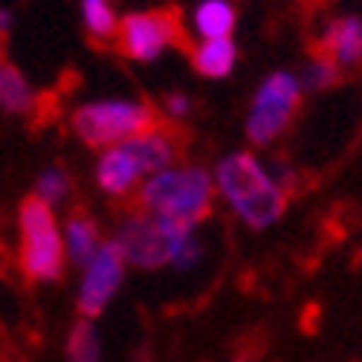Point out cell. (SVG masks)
<instances>
[{"mask_svg":"<svg viewBox=\"0 0 362 362\" xmlns=\"http://www.w3.org/2000/svg\"><path fill=\"white\" fill-rule=\"evenodd\" d=\"M215 192L226 212L252 232L273 229L290 206V192L276 180L269 163H264L255 151H229L215 168Z\"/></svg>","mask_w":362,"mask_h":362,"instance_id":"cell-1","label":"cell"},{"mask_svg":"<svg viewBox=\"0 0 362 362\" xmlns=\"http://www.w3.org/2000/svg\"><path fill=\"white\" fill-rule=\"evenodd\" d=\"M174 163H180V136L165 125H154L99 151L93 163V183L110 200H128L136 197L145 180Z\"/></svg>","mask_w":362,"mask_h":362,"instance_id":"cell-2","label":"cell"},{"mask_svg":"<svg viewBox=\"0 0 362 362\" xmlns=\"http://www.w3.org/2000/svg\"><path fill=\"white\" fill-rule=\"evenodd\" d=\"M116 247L122 250L128 267L136 269H194L203 258V240L194 226L171 223L163 218H154L134 206V212H128L119 221L113 232Z\"/></svg>","mask_w":362,"mask_h":362,"instance_id":"cell-3","label":"cell"},{"mask_svg":"<svg viewBox=\"0 0 362 362\" xmlns=\"http://www.w3.org/2000/svg\"><path fill=\"white\" fill-rule=\"evenodd\" d=\"M134 200L136 209L154 218L200 229V223L212 215L218 200L215 177L206 165L174 163L151 180H145Z\"/></svg>","mask_w":362,"mask_h":362,"instance_id":"cell-4","label":"cell"},{"mask_svg":"<svg viewBox=\"0 0 362 362\" xmlns=\"http://www.w3.org/2000/svg\"><path fill=\"white\" fill-rule=\"evenodd\" d=\"M18 238L21 269L29 281L52 284L64 276L70 264L64 247V223L58 221V212L52 206L26 197L18 209Z\"/></svg>","mask_w":362,"mask_h":362,"instance_id":"cell-5","label":"cell"},{"mask_svg":"<svg viewBox=\"0 0 362 362\" xmlns=\"http://www.w3.org/2000/svg\"><path fill=\"white\" fill-rule=\"evenodd\" d=\"M160 125L157 110L142 99L131 96H102L87 99L70 113V131L87 148H113L148 128Z\"/></svg>","mask_w":362,"mask_h":362,"instance_id":"cell-6","label":"cell"},{"mask_svg":"<svg viewBox=\"0 0 362 362\" xmlns=\"http://www.w3.org/2000/svg\"><path fill=\"white\" fill-rule=\"evenodd\" d=\"M305 99V87H301L298 73L293 70H276L269 73L250 99L244 134L250 145L255 148H273L293 125V119Z\"/></svg>","mask_w":362,"mask_h":362,"instance_id":"cell-7","label":"cell"},{"mask_svg":"<svg viewBox=\"0 0 362 362\" xmlns=\"http://www.w3.org/2000/svg\"><path fill=\"white\" fill-rule=\"evenodd\" d=\"M180 21L168 9H139L119 21L116 47L134 64H154L180 44Z\"/></svg>","mask_w":362,"mask_h":362,"instance_id":"cell-8","label":"cell"},{"mask_svg":"<svg viewBox=\"0 0 362 362\" xmlns=\"http://www.w3.org/2000/svg\"><path fill=\"white\" fill-rule=\"evenodd\" d=\"M128 276V261L116 240L107 238L105 247L81 267L78 276V293H76V310L81 319H99L119 296Z\"/></svg>","mask_w":362,"mask_h":362,"instance_id":"cell-9","label":"cell"},{"mask_svg":"<svg viewBox=\"0 0 362 362\" xmlns=\"http://www.w3.org/2000/svg\"><path fill=\"white\" fill-rule=\"evenodd\" d=\"M319 52L342 67L354 70L362 64V15L359 12H342L334 15L319 33Z\"/></svg>","mask_w":362,"mask_h":362,"instance_id":"cell-10","label":"cell"},{"mask_svg":"<svg viewBox=\"0 0 362 362\" xmlns=\"http://www.w3.org/2000/svg\"><path fill=\"white\" fill-rule=\"evenodd\" d=\"M64 223V247H67V258L73 267H84L90 258H93L102 247H105V235H102V226L99 221L84 212V209H76V212L67 215Z\"/></svg>","mask_w":362,"mask_h":362,"instance_id":"cell-11","label":"cell"},{"mask_svg":"<svg viewBox=\"0 0 362 362\" xmlns=\"http://www.w3.org/2000/svg\"><path fill=\"white\" fill-rule=\"evenodd\" d=\"M189 62L200 78H209V81L229 78L238 67V44H235V38L197 41L189 52Z\"/></svg>","mask_w":362,"mask_h":362,"instance_id":"cell-12","label":"cell"},{"mask_svg":"<svg viewBox=\"0 0 362 362\" xmlns=\"http://www.w3.org/2000/svg\"><path fill=\"white\" fill-rule=\"evenodd\" d=\"M189 23H192V35L197 41L232 38L238 26V9L232 0H197Z\"/></svg>","mask_w":362,"mask_h":362,"instance_id":"cell-13","label":"cell"},{"mask_svg":"<svg viewBox=\"0 0 362 362\" xmlns=\"http://www.w3.org/2000/svg\"><path fill=\"white\" fill-rule=\"evenodd\" d=\"M38 105L35 87L29 84L26 73L9 62H0V113L6 116H29Z\"/></svg>","mask_w":362,"mask_h":362,"instance_id":"cell-14","label":"cell"},{"mask_svg":"<svg viewBox=\"0 0 362 362\" xmlns=\"http://www.w3.org/2000/svg\"><path fill=\"white\" fill-rule=\"evenodd\" d=\"M78 12H81V23L90 38L116 41L119 21L122 18H119L113 0H78Z\"/></svg>","mask_w":362,"mask_h":362,"instance_id":"cell-15","label":"cell"},{"mask_svg":"<svg viewBox=\"0 0 362 362\" xmlns=\"http://www.w3.org/2000/svg\"><path fill=\"white\" fill-rule=\"evenodd\" d=\"M67 362H102V337L93 325V319H81L73 322L67 342H64Z\"/></svg>","mask_w":362,"mask_h":362,"instance_id":"cell-16","label":"cell"},{"mask_svg":"<svg viewBox=\"0 0 362 362\" xmlns=\"http://www.w3.org/2000/svg\"><path fill=\"white\" fill-rule=\"evenodd\" d=\"M73 194V177L64 165H47L38 171L35 177V183H33V197L58 209V206H64Z\"/></svg>","mask_w":362,"mask_h":362,"instance_id":"cell-17","label":"cell"},{"mask_svg":"<svg viewBox=\"0 0 362 362\" xmlns=\"http://www.w3.org/2000/svg\"><path fill=\"white\" fill-rule=\"evenodd\" d=\"M339 76H342V67L334 62V58H327L325 52H316L310 62L298 70L305 93H325V90H330L339 81Z\"/></svg>","mask_w":362,"mask_h":362,"instance_id":"cell-18","label":"cell"},{"mask_svg":"<svg viewBox=\"0 0 362 362\" xmlns=\"http://www.w3.org/2000/svg\"><path fill=\"white\" fill-rule=\"evenodd\" d=\"M163 113H165L168 122L180 125V122H186V119L194 113V102H192L189 93H183V90H174V93H168L163 99Z\"/></svg>","mask_w":362,"mask_h":362,"instance_id":"cell-19","label":"cell"},{"mask_svg":"<svg viewBox=\"0 0 362 362\" xmlns=\"http://www.w3.org/2000/svg\"><path fill=\"white\" fill-rule=\"evenodd\" d=\"M12 23H15V15H12V9H6V6H0V38H4L9 29H12Z\"/></svg>","mask_w":362,"mask_h":362,"instance_id":"cell-20","label":"cell"},{"mask_svg":"<svg viewBox=\"0 0 362 362\" xmlns=\"http://www.w3.org/2000/svg\"><path fill=\"white\" fill-rule=\"evenodd\" d=\"M229 362H255V356H250V354H238V356H232Z\"/></svg>","mask_w":362,"mask_h":362,"instance_id":"cell-21","label":"cell"},{"mask_svg":"<svg viewBox=\"0 0 362 362\" xmlns=\"http://www.w3.org/2000/svg\"><path fill=\"white\" fill-rule=\"evenodd\" d=\"M0 362H4V359H0Z\"/></svg>","mask_w":362,"mask_h":362,"instance_id":"cell-22","label":"cell"}]
</instances>
